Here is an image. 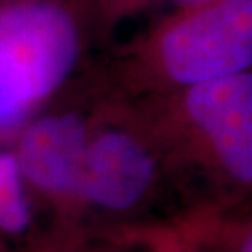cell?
Masks as SVG:
<instances>
[{
	"mask_svg": "<svg viewBox=\"0 0 252 252\" xmlns=\"http://www.w3.org/2000/svg\"><path fill=\"white\" fill-rule=\"evenodd\" d=\"M211 252H252V206L217 215Z\"/></svg>",
	"mask_w": 252,
	"mask_h": 252,
	"instance_id": "cell-10",
	"label": "cell"
},
{
	"mask_svg": "<svg viewBox=\"0 0 252 252\" xmlns=\"http://www.w3.org/2000/svg\"><path fill=\"white\" fill-rule=\"evenodd\" d=\"M136 101L170 153L185 209L252 206V69Z\"/></svg>",
	"mask_w": 252,
	"mask_h": 252,
	"instance_id": "cell-1",
	"label": "cell"
},
{
	"mask_svg": "<svg viewBox=\"0 0 252 252\" xmlns=\"http://www.w3.org/2000/svg\"><path fill=\"white\" fill-rule=\"evenodd\" d=\"M252 69V0H200L120 41L94 77L118 95L152 97Z\"/></svg>",
	"mask_w": 252,
	"mask_h": 252,
	"instance_id": "cell-2",
	"label": "cell"
},
{
	"mask_svg": "<svg viewBox=\"0 0 252 252\" xmlns=\"http://www.w3.org/2000/svg\"><path fill=\"white\" fill-rule=\"evenodd\" d=\"M92 37L107 39L120 25L150 8L170 6L172 9L200 0H81Z\"/></svg>",
	"mask_w": 252,
	"mask_h": 252,
	"instance_id": "cell-9",
	"label": "cell"
},
{
	"mask_svg": "<svg viewBox=\"0 0 252 252\" xmlns=\"http://www.w3.org/2000/svg\"><path fill=\"white\" fill-rule=\"evenodd\" d=\"M90 37L81 0L0 2V146L81 79Z\"/></svg>",
	"mask_w": 252,
	"mask_h": 252,
	"instance_id": "cell-4",
	"label": "cell"
},
{
	"mask_svg": "<svg viewBox=\"0 0 252 252\" xmlns=\"http://www.w3.org/2000/svg\"><path fill=\"white\" fill-rule=\"evenodd\" d=\"M222 209L194 206L159 222L144 224L148 252H211V230Z\"/></svg>",
	"mask_w": 252,
	"mask_h": 252,
	"instance_id": "cell-7",
	"label": "cell"
},
{
	"mask_svg": "<svg viewBox=\"0 0 252 252\" xmlns=\"http://www.w3.org/2000/svg\"><path fill=\"white\" fill-rule=\"evenodd\" d=\"M49 232L51 224L28 189L11 146H0V251L15 252Z\"/></svg>",
	"mask_w": 252,
	"mask_h": 252,
	"instance_id": "cell-6",
	"label": "cell"
},
{
	"mask_svg": "<svg viewBox=\"0 0 252 252\" xmlns=\"http://www.w3.org/2000/svg\"><path fill=\"white\" fill-rule=\"evenodd\" d=\"M15 252H148L142 226L135 228H75L49 232L36 243Z\"/></svg>",
	"mask_w": 252,
	"mask_h": 252,
	"instance_id": "cell-8",
	"label": "cell"
},
{
	"mask_svg": "<svg viewBox=\"0 0 252 252\" xmlns=\"http://www.w3.org/2000/svg\"><path fill=\"white\" fill-rule=\"evenodd\" d=\"M0 2H13V0H0Z\"/></svg>",
	"mask_w": 252,
	"mask_h": 252,
	"instance_id": "cell-11",
	"label": "cell"
},
{
	"mask_svg": "<svg viewBox=\"0 0 252 252\" xmlns=\"http://www.w3.org/2000/svg\"><path fill=\"white\" fill-rule=\"evenodd\" d=\"M69 92L37 112L9 142L53 232L79 228V187L97 105V84L90 71L82 75L79 95L69 97Z\"/></svg>",
	"mask_w": 252,
	"mask_h": 252,
	"instance_id": "cell-5",
	"label": "cell"
},
{
	"mask_svg": "<svg viewBox=\"0 0 252 252\" xmlns=\"http://www.w3.org/2000/svg\"><path fill=\"white\" fill-rule=\"evenodd\" d=\"M94 81L97 105L79 187V228L116 230L164 220L159 213L164 200L181 198L170 153L138 101Z\"/></svg>",
	"mask_w": 252,
	"mask_h": 252,
	"instance_id": "cell-3",
	"label": "cell"
},
{
	"mask_svg": "<svg viewBox=\"0 0 252 252\" xmlns=\"http://www.w3.org/2000/svg\"><path fill=\"white\" fill-rule=\"evenodd\" d=\"M0 252H2V251H0Z\"/></svg>",
	"mask_w": 252,
	"mask_h": 252,
	"instance_id": "cell-12",
	"label": "cell"
}]
</instances>
